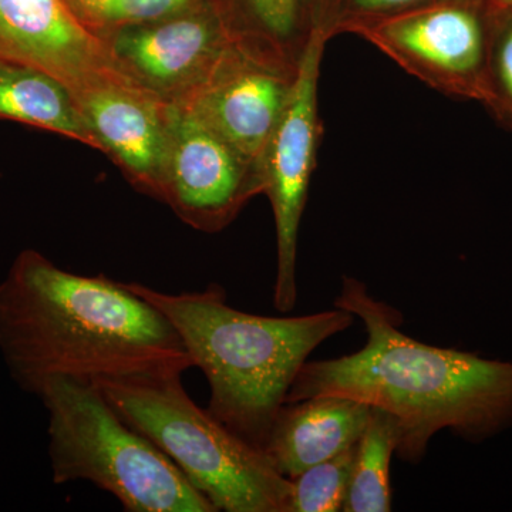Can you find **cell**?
<instances>
[{"mask_svg": "<svg viewBox=\"0 0 512 512\" xmlns=\"http://www.w3.org/2000/svg\"><path fill=\"white\" fill-rule=\"evenodd\" d=\"M335 308L363 323L365 345L352 355L308 360L285 403L343 396L386 410L399 423L396 454L406 463L420 461L441 430L480 443L512 426V362L409 338L400 313L355 278L343 279Z\"/></svg>", "mask_w": 512, "mask_h": 512, "instance_id": "6da1fadb", "label": "cell"}, {"mask_svg": "<svg viewBox=\"0 0 512 512\" xmlns=\"http://www.w3.org/2000/svg\"><path fill=\"white\" fill-rule=\"evenodd\" d=\"M0 355L33 396L55 377L93 382L194 367L173 323L126 282L64 271L33 249L0 282Z\"/></svg>", "mask_w": 512, "mask_h": 512, "instance_id": "7a4b0ae2", "label": "cell"}, {"mask_svg": "<svg viewBox=\"0 0 512 512\" xmlns=\"http://www.w3.org/2000/svg\"><path fill=\"white\" fill-rule=\"evenodd\" d=\"M126 284L173 323L192 365L210 384L208 412L261 451L309 356L356 319L340 308L303 316L238 311L217 284L181 293Z\"/></svg>", "mask_w": 512, "mask_h": 512, "instance_id": "3957f363", "label": "cell"}, {"mask_svg": "<svg viewBox=\"0 0 512 512\" xmlns=\"http://www.w3.org/2000/svg\"><path fill=\"white\" fill-rule=\"evenodd\" d=\"M183 372L93 380L116 412L153 441L215 511L288 512L291 480L188 396Z\"/></svg>", "mask_w": 512, "mask_h": 512, "instance_id": "277c9868", "label": "cell"}, {"mask_svg": "<svg viewBox=\"0 0 512 512\" xmlns=\"http://www.w3.org/2000/svg\"><path fill=\"white\" fill-rule=\"evenodd\" d=\"M36 397L49 416L53 483L87 481L116 497L128 512H217L93 382L55 377Z\"/></svg>", "mask_w": 512, "mask_h": 512, "instance_id": "5b68a950", "label": "cell"}, {"mask_svg": "<svg viewBox=\"0 0 512 512\" xmlns=\"http://www.w3.org/2000/svg\"><path fill=\"white\" fill-rule=\"evenodd\" d=\"M328 40L319 25L309 30L296 60L284 113L261 161L262 185L274 211L278 247L274 305L282 313L291 312L298 301L299 227L322 134L318 89L320 64Z\"/></svg>", "mask_w": 512, "mask_h": 512, "instance_id": "8992f818", "label": "cell"}, {"mask_svg": "<svg viewBox=\"0 0 512 512\" xmlns=\"http://www.w3.org/2000/svg\"><path fill=\"white\" fill-rule=\"evenodd\" d=\"M355 33L431 89L484 101L493 35L470 6L421 0Z\"/></svg>", "mask_w": 512, "mask_h": 512, "instance_id": "52a82bcc", "label": "cell"}, {"mask_svg": "<svg viewBox=\"0 0 512 512\" xmlns=\"http://www.w3.org/2000/svg\"><path fill=\"white\" fill-rule=\"evenodd\" d=\"M296 60L245 39L210 79L174 101L194 111L261 174V161L288 101Z\"/></svg>", "mask_w": 512, "mask_h": 512, "instance_id": "ba28073f", "label": "cell"}, {"mask_svg": "<svg viewBox=\"0 0 512 512\" xmlns=\"http://www.w3.org/2000/svg\"><path fill=\"white\" fill-rule=\"evenodd\" d=\"M259 192V171L194 111L170 100L164 200L194 227L218 231Z\"/></svg>", "mask_w": 512, "mask_h": 512, "instance_id": "9c48e42d", "label": "cell"}, {"mask_svg": "<svg viewBox=\"0 0 512 512\" xmlns=\"http://www.w3.org/2000/svg\"><path fill=\"white\" fill-rule=\"evenodd\" d=\"M0 60L56 77L76 100L104 84L141 83L66 0H0Z\"/></svg>", "mask_w": 512, "mask_h": 512, "instance_id": "30bf717a", "label": "cell"}, {"mask_svg": "<svg viewBox=\"0 0 512 512\" xmlns=\"http://www.w3.org/2000/svg\"><path fill=\"white\" fill-rule=\"evenodd\" d=\"M245 39L220 18L194 13L123 30L110 46L141 83L174 100L207 82Z\"/></svg>", "mask_w": 512, "mask_h": 512, "instance_id": "8fae6325", "label": "cell"}, {"mask_svg": "<svg viewBox=\"0 0 512 512\" xmlns=\"http://www.w3.org/2000/svg\"><path fill=\"white\" fill-rule=\"evenodd\" d=\"M77 103L104 151L138 185L164 198L170 100L143 83H111L84 93Z\"/></svg>", "mask_w": 512, "mask_h": 512, "instance_id": "7c38bea8", "label": "cell"}, {"mask_svg": "<svg viewBox=\"0 0 512 512\" xmlns=\"http://www.w3.org/2000/svg\"><path fill=\"white\" fill-rule=\"evenodd\" d=\"M372 407L343 396H315L285 403L272 424L264 453L281 476L291 478L355 446Z\"/></svg>", "mask_w": 512, "mask_h": 512, "instance_id": "4fadbf2b", "label": "cell"}, {"mask_svg": "<svg viewBox=\"0 0 512 512\" xmlns=\"http://www.w3.org/2000/svg\"><path fill=\"white\" fill-rule=\"evenodd\" d=\"M0 119L53 131L104 151L72 92L35 67L0 60Z\"/></svg>", "mask_w": 512, "mask_h": 512, "instance_id": "5bb4252c", "label": "cell"}, {"mask_svg": "<svg viewBox=\"0 0 512 512\" xmlns=\"http://www.w3.org/2000/svg\"><path fill=\"white\" fill-rule=\"evenodd\" d=\"M399 423L392 414L372 407L366 430L356 444L345 512H386L392 510L390 464L399 447Z\"/></svg>", "mask_w": 512, "mask_h": 512, "instance_id": "9a60e30c", "label": "cell"}, {"mask_svg": "<svg viewBox=\"0 0 512 512\" xmlns=\"http://www.w3.org/2000/svg\"><path fill=\"white\" fill-rule=\"evenodd\" d=\"M356 444L291 478L292 494L288 512L343 511Z\"/></svg>", "mask_w": 512, "mask_h": 512, "instance_id": "2e32d148", "label": "cell"}, {"mask_svg": "<svg viewBox=\"0 0 512 512\" xmlns=\"http://www.w3.org/2000/svg\"><path fill=\"white\" fill-rule=\"evenodd\" d=\"M484 103L512 126V23L491 36Z\"/></svg>", "mask_w": 512, "mask_h": 512, "instance_id": "e0dca14e", "label": "cell"}, {"mask_svg": "<svg viewBox=\"0 0 512 512\" xmlns=\"http://www.w3.org/2000/svg\"><path fill=\"white\" fill-rule=\"evenodd\" d=\"M249 5L261 28L286 52L282 43L293 39L299 28V0H249Z\"/></svg>", "mask_w": 512, "mask_h": 512, "instance_id": "ac0fdd59", "label": "cell"}, {"mask_svg": "<svg viewBox=\"0 0 512 512\" xmlns=\"http://www.w3.org/2000/svg\"><path fill=\"white\" fill-rule=\"evenodd\" d=\"M190 0H110L101 18L111 23H150L168 18Z\"/></svg>", "mask_w": 512, "mask_h": 512, "instance_id": "d6986e66", "label": "cell"}, {"mask_svg": "<svg viewBox=\"0 0 512 512\" xmlns=\"http://www.w3.org/2000/svg\"><path fill=\"white\" fill-rule=\"evenodd\" d=\"M419 2L421 0H346L345 18L340 20L335 35L345 30L356 32L360 26L372 20L392 15Z\"/></svg>", "mask_w": 512, "mask_h": 512, "instance_id": "ffe728a7", "label": "cell"}, {"mask_svg": "<svg viewBox=\"0 0 512 512\" xmlns=\"http://www.w3.org/2000/svg\"><path fill=\"white\" fill-rule=\"evenodd\" d=\"M84 8L92 10L96 15L101 16L103 10L109 5L110 0H80Z\"/></svg>", "mask_w": 512, "mask_h": 512, "instance_id": "44dd1931", "label": "cell"}, {"mask_svg": "<svg viewBox=\"0 0 512 512\" xmlns=\"http://www.w3.org/2000/svg\"><path fill=\"white\" fill-rule=\"evenodd\" d=\"M495 2L512 12V0H495Z\"/></svg>", "mask_w": 512, "mask_h": 512, "instance_id": "7402d4cb", "label": "cell"}]
</instances>
